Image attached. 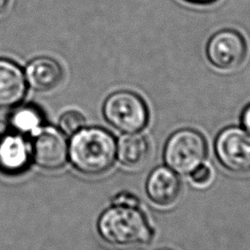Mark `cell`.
<instances>
[{
    "instance_id": "1",
    "label": "cell",
    "mask_w": 250,
    "mask_h": 250,
    "mask_svg": "<svg viewBox=\"0 0 250 250\" xmlns=\"http://www.w3.org/2000/svg\"><path fill=\"white\" fill-rule=\"evenodd\" d=\"M68 157L81 173L97 176L106 172L116 157V142L111 133L100 127L82 128L68 144Z\"/></svg>"
},
{
    "instance_id": "2",
    "label": "cell",
    "mask_w": 250,
    "mask_h": 250,
    "mask_svg": "<svg viewBox=\"0 0 250 250\" xmlns=\"http://www.w3.org/2000/svg\"><path fill=\"white\" fill-rule=\"evenodd\" d=\"M100 235L106 242L117 246L147 243L153 233L145 215L135 204L114 203L98 221Z\"/></svg>"
},
{
    "instance_id": "3",
    "label": "cell",
    "mask_w": 250,
    "mask_h": 250,
    "mask_svg": "<svg viewBox=\"0 0 250 250\" xmlns=\"http://www.w3.org/2000/svg\"><path fill=\"white\" fill-rule=\"evenodd\" d=\"M103 113L113 128L127 134L142 131L148 121L145 101L137 93L128 90L110 94L104 103Z\"/></svg>"
},
{
    "instance_id": "4",
    "label": "cell",
    "mask_w": 250,
    "mask_h": 250,
    "mask_svg": "<svg viewBox=\"0 0 250 250\" xmlns=\"http://www.w3.org/2000/svg\"><path fill=\"white\" fill-rule=\"evenodd\" d=\"M207 145L203 136L192 129L172 134L164 147V160L175 173L190 174L205 159Z\"/></svg>"
},
{
    "instance_id": "5",
    "label": "cell",
    "mask_w": 250,
    "mask_h": 250,
    "mask_svg": "<svg viewBox=\"0 0 250 250\" xmlns=\"http://www.w3.org/2000/svg\"><path fill=\"white\" fill-rule=\"evenodd\" d=\"M205 52L214 67L229 71L243 64L248 46L241 32L233 28H223L209 38Z\"/></svg>"
},
{
    "instance_id": "6",
    "label": "cell",
    "mask_w": 250,
    "mask_h": 250,
    "mask_svg": "<svg viewBox=\"0 0 250 250\" xmlns=\"http://www.w3.org/2000/svg\"><path fill=\"white\" fill-rule=\"evenodd\" d=\"M215 152L228 170L250 172V133L244 129L231 126L221 131L215 142Z\"/></svg>"
},
{
    "instance_id": "7",
    "label": "cell",
    "mask_w": 250,
    "mask_h": 250,
    "mask_svg": "<svg viewBox=\"0 0 250 250\" xmlns=\"http://www.w3.org/2000/svg\"><path fill=\"white\" fill-rule=\"evenodd\" d=\"M32 159L44 169H59L68 158V143L61 130L47 126L36 134L31 145Z\"/></svg>"
},
{
    "instance_id": "8",
    "label": "cell",
    "mask_w": 250,
    "mask_h": 250,
    "mask_svg": "<svg viewBox=\"0 0 250 250\" xmlns=\"http://www.w3.org/2000/svg\"><path fill=\"white\" fill-rule=\"evenodd\" d=\"M32 158L31 146L25 136L7 133L0 141V171L16 175L27 169Z\"/></svg>"
},
{
    "instance_id": "9",
    "label": "cell",
    "mask_w": 250,
    "mask_h": 250,
    "mask_svg": "<svg viewBox=\"0 0 250 250\" xmlns=\"http://www.w3.org/2000/svg\"><path fill=\"white\" fill-rule=\"evenodd\" d=\"M26 80L21 68L13 61L0 59V108L19 105L26 94Z\"/></svg>"
},
{
    "instance_id": "10",
    "label": "cell",
    "mask_w": 250,
    "mask_h": 250,
    "mask_svg": "<svg viewBox=\"0 0 250 250\" xmlns=\"http://www.w3.org/2000/svg\"><path fill=\"white\" fill-rule=\"evenodd\" d=\"M181 182L169 167L154 169L146 181V193L149 199L159 206H170L179 197Z\"/></svg>"
},
{
    "instance_id": "11",
    "label": "cell",
    "mask_w": 250,
    "mask_h": 250,
    "mask_svg": "<svg viewBox=\"0 0 250 250\" xmlns=\"http://www.w3.org/2000/svg\"><path fill=\"white\" fill-rule=\"evenodd\" d=\"M24 76L31 89L46 92L54 89L61 82L62 68L56 60L49 57H39L26 65Z\"/></svg>"
},
{
    "instance_id": "12",
    "label": "cell",
    "mask_w": 250,
    "mask_h": 250,
    "mask_svg": "<svg viewBox=\"0 0 250 250\" xmlns=\"http://www.w3.org/2000/svg\"><path fill=\"white\" fill-rule=\"evenodd\" d=\"M116 155L119 162L126 168L138 169L147 160L149 145L147 140L136 133L125 135L118 141Z\"/></svg>"
},
{
    "instance_id": "13",
    "label": "cell",
    "mask_w": 250,
    "mask_h": 250,
    "mask_svg": "<svg viewBox=\"0 0 250 250\" xmlns=\"http://www.w3.org/2000/svg\"><path fill=\"white\" fill-rule=\"evenodd\" d=\"M9 124L15 133L27 136L37 133L43 127L44 114L34 104L19 105L10 114Z\"/></svg>"
},
{
    "instance_id": "14",
    "label": "cell",
    "mask_w": 250,
    "mask_h": 250,
    "mask_svg": "<svg viewBox=\"0 0 250 250\" xmlns=\"http://www.w3.org/2000/svg\"><path fill=\"white\" fill-rule=\"evenodd\" d=\"M60 130L65 135H73L85 125L84 116L76 110H67L62 114L60 121Z\"/></svg>"
},
{
    "instance_id": "15",
    "label": "cell",
    "mask_w": 250,
    "mask_h": 250,
    "mask_svg": "<svg viewBox=\"0 0 250 250\" xmlns=\"http://www.w3.org/2000/svg\"><path fill=\"white\" fill-rule=\"evenodd\" d=\"M211 175H212V173H211L210 168L207 165L202 164V163L200 165H198L190 173L192 182L198 186H204V185L208 184L211 180Z\"/></svg>"
},
{
    "instance_id": "16",
    "label": "cell",
    "mask_w": 250,
    "mask_h": 250,
    "mask_svg": "<svg viewBox=\"0 0 250 250\" xmlns=\"http://www.w3.org/2000/svg\"><path fill=\"white\" fill-rule=\"evenodd\" d=\"M241 121L246 131L250 133V104L244 108L241 116Z\"/></svg>"
},
{
    "instance_id": "17",
    "label": "cell",
    "mask_w": 250,
    "mask_h": 250,
    "mask_svg": "<svg viewBox=\"0 0 250 250\" xmlns=\"http://www.w3.org/2000/svg\"><path fill=\"white\" fill-rule=\"evenodd\" d=\"M184 1L193 5H210L217 2L218 0H184Z\"/></svg>"
},
{
    "instance_id": "18",
    "label": "cell",
    "mask_w": 250,
    "mask_h": 250,
    "mask_svg": "<svg viewBox=\"0 0 250 250\" xmlns=\"http://www.w3.org/2000/svg\"><path fill=\"white\" fill-rule=\"evenodd\" d=\"M7 133H8V126H7V124L4 121L0 120V141L4 138V136Z\"/></svg>"
},
{
    "instance_id": "19",
    "label": "cell",
    "mask_w": 250,
    "mask_h": 250,
    "mask_svg": "<svg viewBox=\"0 0 250 250\" xmlns=\"http://www.w3.org/2000/svg\"><path fill=\"white\" fill-rule=\"evenodd\" d=\"M8 1L9 0H0V14L3 13V11L6 9Z\"/></svg>"
},
{
    "instance_id": "20",
    "label": "cell",
    "mask_w": 250,
    "mask_h": 250,
    "mask_svg": "<svg viewBox=\"0 0 250 250\" xmlns=\"http://www.w3.org/2000/svg\"><path fill=\"white\" fill-rule=\"evenodd\" d=\"M159 250H171V249H168V248H163V249H159Z\"/></svg>"
}]
</instances>
